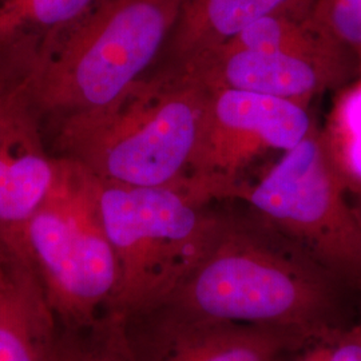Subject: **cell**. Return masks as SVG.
<instances>
[{
    "mask_svg": "<svg viewBox=\"0 0 361 361\" xmlns=\"http://www.w3.org/2000/svg\"><path fill=\"white\" fill-rule=\"evenodd\" d=\"M343 286L279 233L269 237L219 221L193 268L158 308L200 323L264 326L308 341L344 326Z\"/></svg>",
    "mask_w": 361,
    "mask_h": 361,
    "instance_id": "6da1fadb",
    "label": "cell"
},
{
    "mask_svg": "<svg viewBox=\"0 0 361 361\" xmlns=\"http://www.w3.org/2000/svg\"><path fill=\"white\" fill-rule=\"evenodd\" d=\"M97 178V177H95ZM101 217L118 267L104 316L128 320L162 305L205 250L219 219L189 186H126L97 178Z\"/></svg>",
    "mask_w": 361,
    "mask_h": 361,
    "instance_id": "7a4b0ae2",
    "label": "cell"
},
{
    "mask_svg": "<svg viewBox=\"0 0 361 361\" xmlns=\"http://www.w3.org/2000/svg\"><path fill=\"white\" fill-rule=\"evenodd\" d=\"M185 0H97L16 91L30 109L92 113L116 102L153 62Z\"/></svg>",
    "mask_w": 361,
    "mask_h": 361,
    "instance_id": "3957f363",
    "label": "cell"
},
{
    "mask_svg": "<svg viewBox=\"0 0 361 361\" xmlns=\"http://www.w3.org/2000/svg\"><path fill=\"white\" fill-rule=\"evenodd\" d=\"M26 245L66 334L91 332L116 292L118 267L98 205L97 178L59 174L30 219Z\"/></svg>",
    "mask_w": 361,
    "mask_h": 361,
    "instance_id": "277c9868",
    "label": "cell"
},
{
    "mask_svg": "<svg viewBox=\"0 0 361 361\" xmlns=\"http://www.w3.org/2000/svg\"><path fill=\"white\" fill-rule=\"evenodd\" d=\"M134 86V85H133ZM123 92L86 113L83 154L98 180L126 186H177L193 159L209 102V87L192 77L177 87Z\"/></svg>",
    "mask_w": 361,
    "mask_h": 361,
    "instance_id": "5b68a950",
    "label": "cell"
},
{
    "mask_svg": "<svg viewBox=\"0 0 361 361\" xmlns=\"http://www.w3.org/2000/svg\"><path fill=\"white\" fill-rule=\"evenodd\" d=\"M271 231L361 292V225L329 147L313 130L245 192Z\"/></svg>",
    "mask_w": 361,
    "mask_h": 361,
    "instance_id": "8992f818",
    "label": "cell"
},
{
    "mask_svg": "<svg viewBox=\"0 0 361 361\" xmlns=\"http://www.w3.org/2000/svg\"><path fill=\"white\" fill-rule=\"evenodd\" d=\"M122 323L134 361H277L307 343L284 331L200 323L161 308Z\"/></svg>",
    "mask_w": 361,
    "mask_h": 361,
    "instance_id": "52a82bcc",
    "label": "cell"
},
{
    "mask_svg": "<svg viewBox=\"0 0 361 361\" xmlns=\"http://www.w3.org/2000/svg\"><path fill=\"white\" fill-rule=\"evenodd\" d=\"M313 130L307 110L284 98L249 91L213 90L193 159L231 168L259 149L288 152Z\"/></svg>",
    "mask_w": 361,
    "mask_h": 361,
    "instance_id": "ba28073f",
    "label": "cell"
},
{
    "mask_svg": "<svg viewBox=\"0 0 361 361\" xmlns=\"http://www.w3.org/2000/svg\"><path fill=\"white\" fill-rule=\"evenodd\" d=\"M56 176L39 145L34 111L20 95L0 89V250L31 262L27 224Z\"/></svg>",
    "mask_w": 361,
    "mask_h": 361,
    "instance_id": "9c48e42d",
    "label": "cell"
},
{
    "mask_svg": "<svg viewBox=\"0 0 361 361\" xmlns=\"http://www.w3.org/2000/svg\"><path fill=\"white\" fill-rule=\"evenodd\" d=\"M95 3L0 0V89H20Z\"/></svg>",
    "mask_w": 361,
    "mask_h": 361,
    "instance_id": "30bf717a",
    "label": "cell"
},
{
    "mask_svg": "<svg viewBox=\"0 0 361 361\" xmlns=\"http://www.w3.org/2000/svg\"><path fill=\"white\" fill-rule=\"evenodd\" d=\"M63 340L32 264L0 250V361H56Z\"/></svg>",
    "mask_w": 361,
    "mask_h": 361,
    "instance_id": "8fae6325",
    "label": "cell"
},
{
    "mask_svg": "<svg viewBox=\"0 0 361 361\" xmlns=\"http://www.w3.org/2000/svg\"><path fill=\"white\" fill-rule=\"evenodd\" d=\"M202 58L194 77L210 90L249 91L298 102L324 80L319 61L286 52L221 47Z\"/></svg>",
    "mask_w": 361,
    "mask_h": 361,
    "instance_id": "7c38bea8",
    "label": "cell"
},
{
    "mask_svg": "<svg viewBox=\"0 0 361 361\" xmlns=\"http://www.w3.org/2000/svg\"><path fill=\"white\" fill-rule=\"evenodd\" d=\"M312 4L313 0H185L170 37L180 51L202 58L264 16Z\"/></svg>",
    "mask_w": 361,
    "mask_h": 361,
    "instance_id": "4fadbf2b",
    "label": "cell"
},
{
    "mask_svg": "<svg viewBox=\"0 0 361 361\" xmlns=\"http://www.w3.org/2000/svg\"><path fill=\"white\" fill-rule=\"evenodd\" d=\"M293 353L277 361H361V324L331 329L293 349Z\"/></svg>",
    "mask_w": 361,
    "mask_h": 361,
    "instance_id": "5bb4252c",
    "label": "cell"
},
{
    "mask_svg": "<svg viewBox=\"0 0 361 361\" xmlns=\"http://www.w3.org/2000/svg\"><path fill=\"white\" fill-rule=\"evenodd\" d=\"M361 122V121H360ZM353 137L349 143V164L350 171L361 180V123L352 126Z\"/></svg>",
    "mask_w": 361,
    "mask_h": 361,
    "instance_id": "9a60e30c",
    "label": "cell"
},
{
    "mask_svg": "<svg viewBox=\"0 0 361 361\" xmlns=\"http://www.w3.org/2000/svg\"><path fill=\"white\" fill-rule=\"evenodd\" d=\"M86 361H134V359L128 349L109 347L92 353Z\"/></svg>",
    "mask_w": 361,
    "mask_h": 361,
    "instance_id": "2e32d148",
    "label": "cell"
},
{
    "mask_svg": "<svg viewBox=\"0 0 361 361\" xmlns=\"http://www.w3.org/2000/svg\"><path fill=\"white\" fill-rule=\"evenodd\" d=\"M56 361H80L78 355L77 345L70 341L68 336L63 340V345Z\"/></svg>",
    "mask_w": 361,
    "mask_h": 361,
    "instance_id": "e0dca14e",
    "label": "cell"
},
{
    "mask_svg": "<svg viewBox=\"0 0 361 361\" xmlns=\"http://www.w3.org/2000/svg\"><path fill=\"white\" fill-rule=\"evenodd\" d=\"M361 201V200H360ZM355 209V212H356V216H357V219H359V221H360V225H361V202L359 204V207H353Z\"/></svg>",
    "mask_w": 361,
    "mask_h": 361,
    "instance_id": "ac0fdd59",
    "label": "cell"
}]
</instances>
